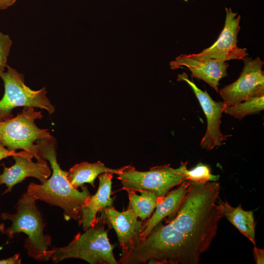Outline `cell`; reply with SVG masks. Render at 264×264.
<instances>
[{"instance_id":"obj_1","label":"cell","mask_w":264,"mask_h":264,"mask_svg":"<svg viewBox=\"0 0 264 264\" xmlns=\"http://www.w3.org/2000/svg\"><path fill=\"white\" fill-rule=\"evenodd\" d=\"M216 181H189L188 191L175 217L158 226L172 244L178 264H197L216 236L223 217Z\"/></svg>"},{"instance_id":"obj_2","label":"cell","mask_w":264,"mask_h":264,"mask_svg":"<svg viewBox=\"0 0 264 264\" xmlns=\"http://www.w3.org/2000/svg\"><path fill=\"white\" fill-rule=\"evenodd\" d=\"M36 144L41 158L49 161L52 173L49 179L41 184L30 183L26 192L37 200L62 208L66 220H78L82 207L91 196L87 186H82L80 191L70 184L67 178L68 171L63 170L58 163L57 142L53 136L38 140Z\"/></svg>"},{"instance_id":"obj_3","label":"cell","mask_w":264,"mask_h":264,"mask_svg":"<svg viewBox=\"0 0 264 264\" xmlns=\"http://www.w3.org/2000/svg\"><path fill=\"white\" fill-rule=\"evenodd\" d=\"M36 199L27 192L22 195L14 214L3 213V220L12 221L10 227L4 233L10 238L16 234L23 233L27 236L24 243L28 255L39 261H48L47 252L51 246V238L44 234V224L36 205Z\"/></svg>"},{"instance_id":"obj_4","label":"cell","mask_w":264,"mask_h":264,"mask_svg":"<svg viewBox=\"0 0 264 264\" xmlns=\"http://www.w3.org/2000/svg\"><path fill=\"white\" fill-rule=\"evenodd\" d=\"M85 231L83 233H78L67 245L48 250V259L55 263L76 258L90 264H119L114 256V245L110 242L108 230H105L100 219Z\"/></svg>"},{"instance_id":"obj_5","label":"cell","mask_w":264,"mask_h":264,"mask_svg":"<svg viewBox=\"0 0 264 264\" xmlns=\"http://www.w3.org/2000/svg\"><path fill=\"white\" fill-rule=\"evenodd\" d=\"M42 117L41 111L25 107L16 116L0 121V143L9 150L22 149L31 154L37 160L42 159L36 142L53 137L48 129L36 126L35 120Z\"/></svg>"},{"instance_id":"obj_6","label":"cell","mask_w":264,"mask_h":264,"mask_svg":"<svg viewBox=\"0 0 264 264\" xmlns=\"http://www.w3.org/2000/svg\"><path fill=\"white\" fill-rule=\"evenodd\" d=\"M187 164V162H182L176 169L166 164L154 167L147 171H139L128 165L122 167L117 179L126 191H145L163 198L172 188L186 181L184 171Z\"/></svg>"},{"instance_id":"obj_7","label":"cell","mask_w":264,"mask_h":264,"mask_svg":"<svg viewBox=\"0 0 264 264\" xmlns=\"http://www.w3.org/2000/svg\"><path fill=\"white\" fill-rule=\"evenodd\" d=\"M6 72H0V77L4 87V93L0 100V121L14 117L13 109L18 107H31L45 110L50 114L55 108L46 96L45 88L34 90L24 83V75L6 66Z\"/></svg>"},{"instance_id":"obj_8","label":"cell","mask_w":264,"mask_h":264,"mask_svg":"<svg viewBox=\"0 0 264 264\" xmlns=\"http://www.w3.org/2000/svg\"><path fill=\"white\" fill-rule=\"evenodd\" d=\"M242 60L244 66L238 79L219 89L226 107L248 98L264 96V62L259 57L253 59L247 56Z\"/></svg>"},{"instance_id":"obj_9","label":"cell","mask_w":264,"mask_h":264,"mask_svg":"<svg viewBox=\"0 0 264 264\" xmlns=\"http://www.w3.org/2000/svg\"><path fill=\"white\" fill-rule=\"evenodd\" d=\"M224 26L217 40L211 46L197 54H188L194 59H211L224 61L242 59L248 55L246 48L237 45V36L240 29L241 16H237L231 8L225 7Z\"/></svg>"},{"instance_id":"obj_10","label":"cell","mask_w":264,"mask_h":264,"mask_svg":"<svg viewBox=\"0 0 264 264\" xmlns=\"http://www.w3.org/2000/svg\"><path fill=\"white\" fill-rule=\"evenodd\" d=\"M177 80L185 81L190 86L206 117L207 129L200 142L201 147L207 150H211L221 145L228 136L223 135L220 130V119L226 107V103L214 101L206 90L202 91L189 80L186 73L179 74Z\"/></svg>"},{"instance_id":"obj_11","label":"cell","mask_w":264,"mask_h":264,"mask_svg":"<svg viewBox=\"0 0 264 264\" xmlns=\"http://www.w3.org/2000/svg\"><path fill=\"white\" fill-rule=\"evenodd\" d=\"M100 213L101 221L116 232L122 254L128 252L141 241L144 222L138 220V217L132 210L127 208L120 212L111 206Z\"/></svg>"},{"instance_id":"obj_12","label":"cell","mask_w":264,"mask_h":264,"mask_svg":"<svg viewBox=\"0 0 264 264\" xmlns=\"http://www.w3.org/2000/svg\"><path fill=\"white\" fill-rule=\"evenodd\" d=\"M172 69L187 68L192 76L207 83L218 92L220 81L228 76L229 65L223 60L194 59L188 54H181L170 63Z\"/></svg>"},{"instance_id":"obj_13","label":"cell","mask_w":264,"mask_h":264,"mask_svg":"<svg viewBox=\"0 0 264 264\" xmlns=\"http://www.w3.org/2000/svg\"><path fill=\"white\" fill-rule=\"evenodd\" d=\"M15 162L10 167L3 166V171L0 175V185L5 184L7 189L3 194L12 191L17 184L27 177L38 179L41 183L50 176L51 171L46 160L42 159L34 162L31 159L20 155L13 156Z\"/></svg>"},{"instance_id":"obj_14","label":"cell","mask_w":264,"mask_h":264,"mask_svg":"<svg viewBox=\"0 0 264 264\" xmlns=\"http://www.w3.org/2000/svg\"><path fill=\"white\" fill-rule=\"evenodd\" d=\"M113 174L109 172L98 176L99 186L96 193L91 196L88 202L80 212L78 220L80 225L86 230L94 225L97 220V214L105 208L113 205V199L110 197Z\"/></svg>"},{"instance_id":"obj_15","label":"cell","mask_w":264,"mask_h":264,"mask_svg":"<svg viewBox=\"0 0 264 264\" xmlns=\"http://www.w3.org/2000/svg\"><path fill=\"white\" fill-rule=\"evenodd\" d=\"M188 185L189 181L183 182L178 188L169 192L159 202L154 214L143 223L141 241L144 240L153 228L164 218L169 217L171 220L175 217L188 191Z\"/></svg>"},{"instance_id":"obj_16","label":"cell","mask_w":264,"mask_h":264,"mask_svg":"<svg viewBox=\"0 0 264 264\" xmlns=\"http://www.w3.org/2000/svg\"><path fill=\"white\" fill-rule=\"evenodd\" d=\"M122 170V168H108L100 161L95 163L83 162L75 164L69 169L67 178L72 187L77 189L85 183H89L94 187V181L99 175L109 172L118 175Z\"/></svg>"},{"instance_id":"obj_17","label":"cell","mask_w":264,"mask_h":264,"mask_svg":"<svg viewBox=\"0 0 264 264\" xmlns=\"http://www.w3.org/2000/svg\"><path fill=\"white\" fill-rule=\"evenodd\" d=\"M218 202L223 217L255 245V223L253 211L243 210L241 204L236 207H232L226 200L223 201L218 198Z\"/></svg>"},{"instance_id":"obj_18","label":"cell","mask_w":264,"mask_h":264,"mask_svg":"<svg viewBox=\"0 0 264 264\" xmlns=\"http://www.w3.org/2000/svg\"><path fill=\"white\" fill-rule=\"evenodd\" d=\"M127 192L129 198L128 208L132 210L142 221L151 217L157 204L164 198H159L145 191H139L140 195H137L132 190H127Z\"/></svg>"},{"instance_id":"obj_19","label":"cell","mask_w":264,"mask_h":264,"mask_svg":"<svg viewBox=\"0 0 264 264\" xmlns=\"http://www.w3.org/2000/svg\"><path fill=\"white\" fill-rule=\"evenodd\" d=\"M264 109V96L248 98L234 105L227 106L223 112L241 120L247 115L259 113Z\"/></svg>"},{"instance_id":"obj_20","label":"cell","mask_w":264,"mask_h":264,"mask_svg":"<svg viewBox=\"0 0 264 264\" xmlns=\"http://www.w3.org/2000/svg\"><path fill=\"white\" fill-rule=\"evenodd\" d=\"M186 180L196 182H206L216 181L219 178V175L211 174L210 168L201 163L190 170L186 168L184 171Z\"/></svg>"},{"instance_id":"obj_21","label":"cell","mask_w":264,"mask_h":264,"mask_svg":"<svg viewBox=\"0 0 264 264\" xmlns=\"http://www.w3.org/2000/svg\"><path fill=\"white\" fill-rule=\"evenodd\" d=\"M12 41L10 37L0 32V72L3 71L7 66V60Z\"/></svg>"},{"instance_id":"obj_22","label":"cell","mask_w":264,"mask_h":264,"mask_svg":"<svg viewBox=\"0 0 264 264\" xmlns=\"http://www.w3.org/2000/svg\"><path fill=\"white\" fill-rule=\"evenodd\" d=\"M20 155L26 157L29 159H32L33 156L30 153L25 151L16 152L15 151H11L5 148L0 143V160L3 158L10 156Z\"/></svg>"},{"instance_id":"obj_23","label":"cell","mask_w":264,"mask_h":264,"mask_svg":"<svg viewBox=\"0 0 264 264\" xmlns=\"http://www.w3.org/2000/svg\"><path fill=\"white\" fill-rule=\"evenodd\" d=\"M253 255L256 264H264V249L254 246L253 248Z\"/></svg>"},{"instance_id":"obj_24","label":"cell","mask_w":264,"mask_h":264,"mask_svg":"<svg viewBox=\"0 0 264 264\" xmlns=\"http://www.w3.org/2000/svg\"><path fill=\"white\" fill-rule=\"evenodd\" d=\"M19 256L20 255L17 254L10 258L0 260V264H20L22 260Z\"/></svg>"},{"instance_id":"obj_25","label":"cell","mask_w":264,"mask_h":264,"mask_svg":"<svg viewBox=\"0 0 264 264\" xmlns=\"http://www.w3.org/2000/svg\"><path fill=\"white\" fill-rule=\"evenodd\" d=\"M17 0H0V10H5L13 5Z\"/></svg>"},{"instance_id":"obj_26","label":"cell","mask_w":264,"mask_h":264,"mask_svg":"<svg viewBox=\"0 0 264 264\" xmlns=\"http://www.w3.org/2000/svg\"><path fill=\"white\" fill-rule=\"evenodd\" d=\"M5 229H4V225L3 223H0V232H1L2 233H4Z\"/></svg>"}]
</instances>
